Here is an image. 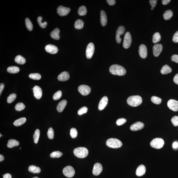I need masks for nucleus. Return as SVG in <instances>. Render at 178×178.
I'll use <instances>...</instances> for the list:
<instances>
[{
  "instance_id": "45",
  "label": "nucleus",
  "mask_w": 178,
  "mask_h": 178,
  "mask_svg": "<svg viewBox=\"0 0 178 178\" xmlns=\"http://www.w3.org/2000/svg\"><path fill=\"white\" fill-rule=\"evenodd\" d=\"M47 136L48 138L50 139H53L54 137V132L53 128H50L48 129L47 132Z\"/></svg>"
},
{
  "instance_id": "44",
  "label": "nucleus",
  "mask_w": 178,
  "mask_h": 178,
  "mask_svg": "<svg viewBox=\"0 0 178 178\" xmlns=\"http://www.w3.org/2000/svg\"><path fill=\"white\" fill-rule=\"evenodd\" d=\"M70 135L72 138H75L77 137V132L75 128H71L70 131Z\"/></svg>"
},
{
  "instance_id": "4",
  "label": "nucleus",
  "mask_w": 178,
  "mask_h": 178,
  "mask_svg": "<svg viewBox=\"0 0 178 178\" xmlns=\"http://www.w3.org/2000/svg\"><path fill=\"white\" fill-rule=\"evenodd\" d=\"M107 146L110 148H117L121 147L123 143L121 141L115 138H110L106 141Z\"/></svg>"
},
{
  "instance_id": "15",
  "label": "nucleus",
  "mask_w": 178,
  "mask_h": 178,
  "mask_svg": "<svg viewBox=\"0 0 178 178\" xmlns=\"http://www.w3.org/2000/svg\"><path fill=\"white\" fill-rule=\"evenodd\" d=\"M140 56L142 58H145L147 56V47L143 44H141L139 46L138 50Z\"/></svg>"
},
{
  "instance_id": "29",
  "label": "nucleus",
  "mask_w": 178,
  "mask_h": 178,
  "mask_svg": "<svg viewBox=\"0 0 178 178\" xmlns=\"http://www.w3.org/2000/svg\"><path fill=\"white\" fill-rule=\"evenodd\" d=\"M15 62L20 64H24L26 62V60L21 55L16 56L15 59Z\"/></svg>"
},
{
  "instance_id": "7",
  "label": "nucleus",
  "mask_w": 178,
  "mask_h": 178,
  "mask_svg": "<svg viewBox=\"0 0 178 178\" xmlns=\"http://www.w3.org/2000/svg\"><path fill=\"white\" fill-rule=\"evenodd\" d=\"M63 173L64 175L67 177L71 178L74 176L75 171L73 167L68 166H66L63 169Z\"/></svg>"
},
{
  "instance_id": "46",
  "label": "nucleus",
  "mask_w": 178,
  "mask_h": 178,
  "mask_svg": "<svg viewBox=\"0 0 178 178\" xmlns=\"http://www.w3.org/2000/svg\"><path fill=\"white\" fill-rule=\"evenodd\" d=\"M88 110V108L86 107H82L77 112V114L79 115H82L83 114H86Z\"/></svg>"
},
{
  "instance_id": "1",
  "label": "nucleus",
  "mask_w": 178,
  "mask_h": 178,
  "mask_svg": "<svg viewBox=\"0 0 178 178\" xmlns=\"http://www.w3.org/2000/svg\"><path fill=\"white\" fill-rule=\"evenodd\" d=\"M109 71L113 75L123 76L126 73V70L122 66L118 64L113 65L109 68Z\"/></svg>"
},
{
  "instance_id": "33",
  "label": "nucleus",
  "mask_w": 178,
  "mask_h": 178,
  "mask_svg": "<svg viewBox=\"0 0 178 178\" xmlns=\"http://www.w3.org/2000/svg\"><path fill=\"white\" fill-rule=\"evenodd\" d=\"M161 39V36L159 32L155 33L153 36L152 41L154 44H156L160 41Z\"/></svg>"
},
{
  "instance_id": "38",
  "label": "nucleus",
  "mask_w": 178,
  "mask_h": 178,
  "mask_svg": "<svg viewBox=\"0 0 178 178\" xmlns=\"http://www.w3.org/2000/svg\"><path fill=\"white\" fill-rule=\"evenodd\" d=\"M62 154H63L60 151H55L51 153L50 156L51 157L53 158H58L61 157L62 155Z\"/></svg>"
},
{
  "instance_id": "59",
  "label": "nucleus",
  "mask_w": 178,
  "mask_h": 178,
  "mask_svg": "<svg viewBox=\"0 0 178 178\" xmlns=\"http://www.w3.org/2000/svg\"><path fill=\"white\" fill-rule=\"evenodd\" d=\"M151 10H153V9H154V8L153 7H151Z\"/></svg>"
},
{
  "instance_id": "5",
  "label": "nucleus",
  "mask_w": 178,
  "mask_h": 178,
  "mask_svg": "<svg viewBox=\"0 0 178 178\" xmlns=\"http://www.w3.org/2000/svg\"><path fill=\"white\" fill-rule=\"evenodd\" d=\"M164 144L163 140L161 138H156L151 141L150 145L152 148L159 149L162 148Z\"/></svg>"
},
{
  "instance_id": "6",
  "label": "nucleus",
  "mask_w": 178,
  "mask_h": 178,
  "mask_svg": "<svg viewBox=\"0 0 178 178\" xmlns=\"http://www.w3.org/2000/svg\"><path fill=\"white\" fill-rule=\"evenodd\" d=\"M132 42L131 36L129 32H127L124 35L123 46L125 49H127L130 47Z\"/></svg>"
},
{
  "instance_id": "56",
  "label": "nucleus",
  "mask_w": 178,
  "mask_h": 178,
  "mask_svg": "<svg viewBox=\"0 0 178 178\" xmlns=\"http://www.w3.org/2000/svg\"><path fill=\"white\" fill-rule=\"evenodd\" d=\"M162 2L163 4L166 5L170 3V2H171V1L170 0H162Z\"/></svg>"
},
{
  "instance_id": "40",
  "label": "nucleus",
  "mask_w": 178,
  "mask_h": 178,
  "mask_svg": "<svg viewBox=\"0 0 178 178\" xmlns=\"http://www.w3.org/2000/svg\"><path fill=\"white\" fill-rule=\"evenodd\" d=\"M151 101L153 103L158 105L161 103L162 100L160 98L158 97L153 96L151 98Z\"/></svg>"
},
{
  "instance_id": "39",
  "label": "nucleus",
  "mask_w": 178,
  "mask_h": 178,
  "mask_svg": "<svg viewBox=\"0 0 178 178\" xmlns=\"http://www.w3.org/2000/svg\"><path fill=\"white\" fill-rule=\"evenodd\" d=\"M29 77L30 79L34 80H39L41 79V76L39 73H31L29 75Z\"/></svg>"
},
{
  "instance_id": "43",
  "label": "nucleus",
  "mask_w": 178,
  "mask_h": 178,
  "mask_svg": "<svg viewBox=\"0 0 178 178\" xmlns=\"http://www.w3.org/2000/svg\"><path fill=\"white\" fill-rule=\"evenodd\" d=\"M62 91H58L53 95V99L55 100L59 99L62 97Z\"/></svg>"
},
{
  "instance_id": "18",
  "label": "nucleus",
  "mask_w": 178,
  "mask_h": 178,
  "mask_svg": "<svg viewBox=\"0 0 178 178\" xmlns=\"http://www.w3.org/2000/svg\"><path fill=\"white\" fill-rule=\"evenodd\" d=\"M163 46L161 44H156L154 46L153 52L154 55L155 57H158L160 55L162 50Z\"/></svg>"
},
{
  "instance_id": "22",
  "label": "nucleus",
  "mask_w": 178,
  "mask_h": 178,
  "mask_svg": "<svg viewBox=\"0 0 178 178\" xmlns=\"http://www.w3.org/2000/svg\"><path fill=\"white\" fill-rule=\"evenodd\" d=\"M100 22L103 26H105L107 22L106 14L105 11L102 10L100 13Z\"/></svg>"
},
{
  "instance_id": "49",
  "label": "nucleus",
  "mask_w": 178,
  "mask_h": 178,
  "mask_svg": "<svg viewBox=\"0 0 178 178\" xmlns=\"http://www.w3.org/2000/svg\"><path fill=\"white\" fill-rule=\"evenodd\" d=\"M173 41L174 43H178V31L174 34L173 38Z\"/></svg>"
},
{
  "instance_id": "21",
  "label": "nucleus",
  "mask_w": 178,
  "mask_h": 178,
  "mask_svg": "<svg viewBox=\"0 0 178 178\" xmlns=\"http://www.w3.org/2000/svg\"><path fill=\"white\" fill-rule=\"evenodd\" d=\"M146 171L145 166L143 165L138 166L136 171V175L138 176H141L144 175Z\"/></svg>"
},
{
  "instance_id": "3",
  "label": "nucleus",
  "mask_w": 178,
  "mask_h": 178,
  "mask_svg": "<svg viewBox=\"0 0 178 178\" xmlns=\"http://www.w3.org/2000/svg\"><path fill=\"white\" fill-rule=\"evenodd\" d=\"M73 152L76 157L79 158H83L87 156L88 151L85 147H78L75 149Z\"/></svg>"
},
{
  "instance_id": "11",
  "label": "nucleus",
  "mask_w": 178,
  "mask_h": 178,
  "mask_svg": "<svg viewBox=\"0 0 178 178\" xmlns=\"http://www.w3.org/2000/svg\"><path fill=\"white\" fill-rule=\"evenodd\" d=\"M167 105L169 109L173 111L176 112L178 110V101L174 99L169 100Z\"/></svg>"
},
{
  "instance_id": "24",
  "label": "nucleus",
  "mask_w": 178,
  "mask_h": 178,
  "mask_svg": "<svg viewBox=\"0 0 178 178\" xmlns=\"http://www.w3.org/2000/svg\"><path fill=\"white\" fill-rule=\"evenodd\" d=\"M60 31V30L58 28L55 29L51 33L50 36L52 38L54 39V40H59L60 39V36L59 35Z\"/></svg>"
},
{
  "instance_id": "42",
  "label": "nucleus",
  "mask_w": 178,
  "mask_h": 178,
  "mask_svg": "<svg viewBox=\"0 0 178 178\" xmlns=\"http://www.w3.org/2000/svg\"><path fill=\"white\" fill-rule=\"evenodd\" d=\"M25 105L22 103H19L15 105V109L17 111H21L25 108Z\"/></svg>"
},
{
  "instance_id": "50",
  "label": "nucleus",
  "mask_w": 178,
  "mask_h": 178,
  "mask_svg": "<svg viewBox=\"0 0 178 178\" xmlns=\"http://www.w3.org/2000/svg\"><path fill=\"white\" fill-rule=\"evenodd\" d=\"M171 60L173 62H176L178 63V55L177 54H174L171 57Z\"/></svg>"
},
{
  "instance_id": "53",
  "label": "nucleus",
  "mask_w": 178,
  "mask_h": 178,
  "mask_svg": "<svg viewBox=\"0 0 178 178\" xmlns=\"http://www.w3.org/2000/svg\"><path fill=\"white\" fill-rule=\"evenodd\" d=\"M173 81L175 84L178 85V73L175 75L174 77Z\"/></svg>"
},
{
  "instance_id": "20",
  "label": "nucleus",
  "mask_w": 178,
  "mask_h": 178,
  "mask_svg": "<svg viewBox=\"0 0 178 178\" xmlns=\"http://www.w3.org/2000/svg\"><path fill=\"white\" fill-rule=\"evenodd\" d=\"M69 72L64 71L60 73L58 77V80L60 81H66L69 79L70 75Z\"/></svg>"
},
{
  "instance_id": "2",
  "label": "nucleus",
  "mask_w": 178,
  "mask_h": 178,
  "mask_svg": "<svg viewBox=\"0 0 178 178\" xmlns=\"http://www.w3.org/2000/svg\"><path fill=\"white\" fill-rule=\"evenodd\" d=\"M128 105L131 106L135 107L141 105L142 102V99L138 95L132 96L128 98L127 100Z\"/></svg>"
},
{
  "instance_id": "37",
  "label": "nucleus",
  "mask_w": 178,
  "mask_h": 178,
  "mask_svg": "<svg viewBox=\"0 0 178 178\" xmlns=\"http://www.w3.org/2000/svg\"><path fill=\"white\" fill-rule=\"evenodd\" d=\"M42 18L41 16H39L38 17L37 19V22L40 27L44 29L47 26V23L46 21H44V23L42 22Z\"/></svg>"
},
{
  "instance_id": "35",
  "label": "nucleus",
  "mask_w": 178,
  "mask_h": 178,
  "mask_svg": "<svg viewBox=\"0 0 178 178\" xmlns=\"http://www.w3.org/2000/svg\"><path fill=\"white\" fill-rule=\"evenodd\" d=\"M25 24L27 29L30 31L33 30V26L32 23L28 18H26L25 20Z\"/></svg>"
},
{
  "instance_id": "32",
  "label": "nucleus",
  "mask_w": 178,
  "mask_h": 178,
  "mask_svg": "<svg viewBox=\"0 0 178 178\" xmlns=\"http://www.w3.org/2000/svg\"><path fill=\"white\" fill-rule=\"evenodd\" d=\"M84 23L82 20H77L75 23L74 26L75 28L77 30H80L84 27Z\"/></svg>"
},
{
  "instance_id": "41",
  "label": "nucleus",
  "mask_w": 178,
  "mask_h": 178,
  "mask_svg": "<svg viewBox=\"0 0 178 178\" xmlns=\"http://www.w3.org/2000/svg\"><path fill=\"white\" fill-rule=\"evenodd\" d=\"M16 97V94L12 93L9 95L7 98V102L9 103H11L14 101Z\"/></svg>"
},
{
  "instance_id": "26",
  "label": "nucleus",
  "mask_w": 178,
  "mask_h": 178,
  "mask_svg": "<svg viewBox=\"0 0 178 178\" xmlns=\"http://www.w3.org/2000/svg\"><path fill=\"white\" fill-rule=\"evenodd\" d=\"M28 170L30 172L34 174L40 173L41 171V170L40 168L34 165H30L29 166Z\"/></svg>"
},
{
  "instance_id": "61",
  "label": "nucleus",
  "mask_w": 178,
  "mask_h": 178,
  "mask_svg": "<svg viewBox=\"0 0 178 178\" xmlns=\"http://www.w3.org/2000/svg\"><path fill=\"white\" fill-rule=\"evenodd\" d=\"M1 136H3L2 135H1V134H0V138H1Z\"/></svg>"
},
{
  "instance_id": "25",
  "label": "nucleus",
  "mask_w": 178,
  "mask_h": 178,
  "mask_svg": "<svg viewBox=\"0 0 178 178\" xmlns=\"http://www.w3.org/2000/svg\"><path fill=\"white\" fill-rule=\"evenodd\" d=\"M19 142L14 139H10L8 142L7 147L9 148H12L14 147H16L19 145Z\"/></svg>"
},
{
  "instance_id": "60",
  "label": "nucleus",
  "mask_w": 178,
  "mask_h": 178,
  "mask_svg": "<svg viewBox=\"0 0 178 178\" xmlns=\"http://www.w3.org/2000/svg\"><path fill=\"white\" fill-rule=\"evenodd\" d=\"M32 178H39V177H38L35 176Z\"/></svg>"
},
{
  "instance_id": "51",
  "label": "nucleus",
  "mask_w": 178,
  "mask_h": 178,
  "mask_svg": "<svg viewBox=\"0 0 178 178\" xmlns=\"http://www.w3.org/2000/svg\"><path fill=\"white\" fill-rule=\"evenodd\" d=\"M157 0H150L149 3L152 7L154 8L155 7L156 4H157Z\"/></svg>"
},
{
  "instance_id": "14",
  "label": "nucleus",
  "mask_w": 178,
  "mask_h": 178,
  "mask_svg": "<svg viewBox=\"0 0 178 178\" xmlns=\"http://www.w3.org/2000/svg\"><path fill=\"white\" fill-rule=\"evenodd\" d=\"M45 49L47 52L51 54H55L58 51V48L52 44L46 45L45 47Z\"/></svg>"
},
{
  "instance_id": "28",
  "label": "nucleus",
  "mask_w": 178,
  "mask_h": 178,
  "mask_svg": "<svg viewBox=\"0 0 178 178\" xmlns=\"http://www.w3.org/2000/svg\"><path fill=\"white\" fill-rule=\"evenodd\" d=\"M26 119L25 118H21L15 121L13 124L16 126H20L23 124L26 121Z\"/></svg>"
},
{
  "instance_id": "48",
  "label": "nucleus",
  "mask_w": 178,
  "mask_h": 178,
  "mask_svg": "<svg viewBox=\"0 0 178 178\" xmlns=\"http://www.w3.org/2000/svg\"><path fill=\"white\" fill-rule=\"evenodd\" d=\"M126 122V119L124 118H120L118 119L116 121V124L118 126L123 125Z\"/></svg>"
},
{
  "instance_id": "30",
  "label": "nucleus",
  "mask_w": 178,
  "mask_h": 178,
  "mask_svg": "<svg viewBox=\"0 0 178 178\" xmlns=\"http://www.w3.org/2000/svg\"><path fill=\"white\" fill-rule=\"evenodd\" d=\"M20 70L19 67L15 66L9 67L7 69V72L10 73H17L19 72Z\"/></svg>"
},
{
  "instance_id": "16",
  "label": "nucleus",
  "mask_w": 178,
  "mask_h": 178,
  "mask_svg": "<svg viewBox=\"0 0 178 178\" xmlns=\"http://www.w3.org/2000/svg\"><path fill=\"white\" fill-rule=\"evenodd\" d=\"M103 170L102 165L99 163H95L94 165L93 169V174L95 175H99L102 172Z\"/></svg>"
},
{
  "instance_id": "13",
  "label": "nucleus",
  "mask_w": 178,
  "mask_h": 178,
  "mask_svg": "<svg viewBox=\"0 0 178 178\" xmlns=\"http://www.w3.org/2000/svg\"><path fill=\"white\" fill-rule=\"evenodd\" d=\"M144 127V124L142 122L138 121L136 122L132 125L130 127L131 130L135 131L141 130L143 129Z\"/></svg>"
},
{
  "instance_id": "54",
  "label": "nucleus",
  "mask_w": 178,
  "mask_h": 178,
  "mask_svg": "<svg viewBox=\"0 0 178 178\" xmlns=\"http://www.w3.org/2000/svg\"><path fill=\"white\" fill-rule=\"evenodd\" d=\"M4 85L3 83H1L0 84V95H1V94L4 88Z\"/></svg>"
},
{
  "instance_id": "10",
  "label": "nucleus",
  "mask_w": 178,
  "mask_h": 178,
  "mask_svg": "<svg viewBox=\"0 0 178 178\" xmlns=\"http://www.w3.org/2000/svg\"><path fill=\"white\" fill-rule=\"evenodd\" d=\"M57 13L60 16H66L70 12L71 9L69 8L60 6L57 9Z\"/></svg>"
},
{
  "instance_id": "8",
  "label": "nucleus",
  "mask_w": 178,
  "mask_h": 178,
  "mask_svg": "<svg viewBox=\"0 0 178 178\" xmlns=\"http://www.w3.org/2000/svg\"><path fill=\"white\" fill-rule=\"evenodd\" d=\"M95 48L93 43H89L86 47V55L88 59H91L92 58L94 52Z\"/></svg>"
},
{
  "instance_id": "55",
  "label": "nucleus",
  "mask_w": 178,
  "mask_h": 178,
  "mask_svg": "<svg viewBox=\"0 0 178 178\" xmlns=\"http://www.w3.org/2000/svg\"><path fill=\"white\" fill-rule=\"evenodd\" d=\"M12 175L10 174L7 173L4 174L3 176V178H12Z\"/></svg>"
},
{
  "instance_id": "52",
  "label": "nucleus",
  "mask_w": 178,
  "mask_h": 178,
  "mask_svg": "<svg viewBox=\"0 0 178 178\" xmlns=\"http://www.w3.org/2000/svg\"><path fill=\"white\" fill-rule=\"evenodd\" d=\"M107 2L110 5H113L115 4L116 1L115 0H107Z\"/></svg>"
},
{
  "instance_id": "23",
  "label": "nucleus",
  "mask_w": 178,
  "mask_h": 178,
  "mask_svg": "<svg viewBox=\"0 0 178 178\" xmlns=\"http://www.w3.org/2000/svg\"><path fill=\"white\" fill-rule=\"evenodd\" d=\"M67 104L66 100H64L61 101L57 105V109L59 112H62L64 110Z\"/></svg>"
},
{
  "instance_id": "47",
  "label": "nucleus",
  "mask_w": 178,
  "mask_h": 178,
  "mask_svg": "<svg viewBox=\"0 0 178 178\" xmlns=\"http://www.w3.org/2000/svg\"><path fill=\"white\" fill-rule=\"evenodd\" d=\"M171 121L174 126H178V116H175L173 117Z\"/></svg>"
},
{
  "instance_id": "34",
  "label": "nucleus",
  "mask_w": 178,
  "mask_h": 178,
  "mask_svg": "<svg viewBox=\"0 0 178 178\" xmlns=\"http://www.w3.org/2000/svg\"><path fill=\"white\" fill-rule=\"evenodd\" d=\"M87 9L85 6H81L78 9V14L80 16H85L87 13Z\"/></svg>"
},
{
  "instance_id": "27",
  "label": "nucleus",
  "mask_w": 178,
  "mask_h": 178,
  "mask_svg": "<svg viewBox=\"0 0 178 178\" xmlns=\"http://www.w3.org/2000/svg\"><path fill=\"white\" fill-rule=\"evenodd\" d=\"M171 71H172V69L171 67L167 65H165L162 67L160 71V72L162 74L165 75L171 73Z\"/></svg>"
},
{
  "instance_id": "12",
  "label": "nucleus",
  "mask_w": 178,
  "mask_h": 178,
  "mask_svg": "<svg viewBox=\"0 0 178 178\" xmlns=\"http://www.w3.org/2000/svg\"><path fill=\"white\" fill-rule=\"evenodd\" d=\"M125 31V29L124 26H120L118 28L116 34V40L117 43H120L121 41V39L120 37L121 35H123Z\"/></svg>"
},
{
  "instance_id": "9",
  "label": "nucleus",
  "mask_w": 178,
  "mask_h": 178,
  "mask_svg": "<svg viewBox=\"0 0 178 178\" xmlns=\"http://www.w3.org/2000/svg\"><path fill=\"white\" fill-rule=\"evenodd\" d=\"M78 91L81 94L86 96L88 95L91 92V87L86 85H81L78 88Z\"/></svg>"
},
{
  "instance_id": "17",
  "label": "nucleus",
  "mask_w": 178,
  "mask_h": 178,
  "mask_svg": "<svg viewBox=\"0 0 178 178\" xmlns=\"http://www.w3.org/2000/svg\"><path fill=\"white\" fill-rule=\"evenodd\" d=\"M33 93L36 98L39 99L41 98L42 95V91L41 88L39 86H34Z\"/></svg>"
},
{
  "instance_id": "58",
  "label": "nucleus",
  "mask_w": 178,
  "mask_h": 178,
  "mask_svg": "<svg viewBox=\"0 0 178 178\" xmlns=\"http://www.w3.org/2000/svg\"><path fill=\"white\" fill-rule=\"evenodd\" d=\"M4 159V157L3 156V155H0V162H2Z\"/></svg>"
},
{
  "instance_id": "36",
  "label": "nucleus",
  "mask_w": 178,
  "mask_h": 178,
  "mask_svg": "<svg viewBox=\"0 0 178 178\" xmlns=\"http://www.w3.org/2000/svg\"><path fill=\"white\" fill-rule=\"evenodd\" d=\"M40 135V131L38 129H37L34 132V143H37L38 141L39 137Z\"/></svg>"
},
{
  "instance_id": "31",
  "label": "nucleus",
  "mask_w": 178,
  "mask_h": 178,
  "mask_svg": "<svg viewBox=\"0 0 178 178\" xmlns=\"http://www.w3.org/2000/svg\"><path fill=\"white\" fill-rule=\"evenodd\" d=\"M163 16L165 20H169L173 16L172 11L170 10H167L164 12Z\"/></svg>"
},
{
  "instance_id": "57",
  "label": "nucleus",
  "mask_w": 178,
  "mask_h": 178,
  "mask_svg": "<svg viewBox=\"0 0 178 178\" xmlns=\"http://www.w3.org/2000/svg\"><path fill=\"white\" fill-rule=\"evenodd\" d=\"M173 147L174 148H176L178 147V143L177 142H174L173 144Z\"/></svg>"
},
{
  "instance_id": "19",
  "label": "nucleus",
  "mask_w": 178,
  "mask_h": 178,
  "mask_svg": "<svg viewBox=\"0 0 178 178\" xmlns=\"http://www.w3.org/2000/svg\"><path fill=\"white\" fill-rule=\"evenodd\" d=\"M108 101V98L107 96H104L100 100L99 103L98 109L100 110H102L105 108V107L107 105Z\"/></svg>"
}]
</instances>
